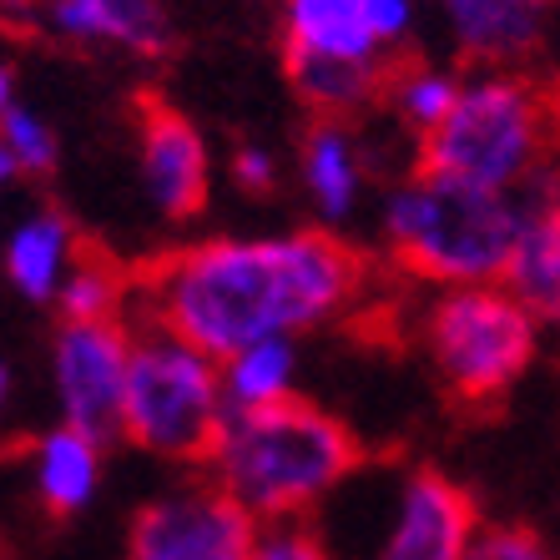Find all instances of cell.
<instances>
[{
	"label": "cell",
	"instance_id": "6da1fadb",
	"mask_svg": "<svg viewBox=\"0 0 560 560\" xmlns=\"http://www.w3.org/2000/svg\"><path fill=\"white\" fill-rule=\"evenodd\" d=\"M364 293V258L339 233L208 237L137 278L147 324L183 334L212 359L258 339H299Z\"/></svg>",
	"mask_w": 560,
	"mask_h": 560
},
{
	"label": "cell",
	"instance_id": "30bf717a",
	"mask_svg": "<svg viewBox=\"0 0 560 560\" xmlns=\"http://www.w3.org/2000/svg\"><path fill=\"white\" fill-rule=\"evenodd\" d=\"M450 51L465 66L525 71L546 56L560 0H430Z\"/></svg>",
	"mask_w": 560,
	"mask_h": 560
},
{
	"label": "cell",
	"instance_id": "44dd1931",
	"mask_svg": "<svg viewBox=\"0 0 560 560\" xmlns=\"http://www.w3.org/2000/svg\"><path fill=\"white\" fill-rule=\"evenodd\" d=\"M131 293H137V278H127L117 262L102 258V253H81V262L61 283V293H56V308H61V318H77V324L121 318Z\"/></svg>",
	"mask_w": 560,
	"mask_h": 560
},
{
	"label": "cell",
	"instance_id": "4316f807",
	"mask_svg": "<svg viewBox=\"0 0 560 560\" xmlns=\"http://www.w3.org/2000/svg\"><path fill=\"white\" fill-rule=\"evenodd\" d=\"M546 66H550V86L560 92V11H556V26H550V40H546Z\"/></svg>",
	"mask_w": 560,
	"mask_h": 560
},
{
	"label": "cell",
	"instance_id": "ac0fdd59",
	"mask_svg": "<svg viewBox=\"0 0 560 560\" xmlns=\"http://www.w3.org/2000/svg\"><path fill=\"white\" fill-rule=\"evenodd\" d=\"M288 81L299 102L308 106L313 117H359L378 96L389 92L394 66H369V61H283Z\"/></svg>",
	"mask_w": 560,
	"mask_h": 560
},
{
	"label": "cell",
	"instance_id": "3957f363",
	"mask_svg": "<svg viewBox=\"0 0 560 560\" xmlns=\"http://www.w3.org/2000/svg\"><path fill=\"white\" fill-rule=\"evenodd\" d=\"M525 222L521 192L465 183L450 172L415 167L378 208L384 248L424 283H500Z\"/></svg>",
	"mask_w": 560,
	"mask_h": 560
},
{
	"label": "cell",
	"instance_id": "d6986e66",
	"mask_svg": "<svg viewBox=\"0 0 560 560\" xmlns=\"http://www.w3.org/2000/svg\"><path fill=\"white\" fill-rule=\"evenodd\" d=\"M293 374H299V343L293 339H258L248 349H237L233 359H222L228 409L278 405L293 394Z\"/></svg>",
	"mask_w": 560,
	"mask_h": 560
},
{
	"label": "cell",
	"instance_id": "1f68e13d",
	"mask_svg": "<svg viewBox=\"0 0 560 560\" xmlns=\"http://www.w3.org/2000/svg\"><path fill=\"white\" fill-rule=\"evenodd\" d=\"M21 5H26V0H0V11H21Z\"/></svg>",
	"mask_w": 560,
	"mask_h": 560
},
{
	"label": "cell",
	"instance_id": "d4e9b609",
	"mask_svg": "<svg viewBox=\"0 0 560 560\" xmlns=\"http://www.w3.org/2000/svg\"><path fill=\"white\" fill-rule=\"evenodd\" d=\"M469 560H556L546 550V540L535 530H521V525H505V530H480Z\"/></svg>",
	"mask_w": 560,
	"mask_h": 560
},
{
	"label": "cell",
	"instance_id": "52a82bcc",
	"mask_svg": "<svg viewBox=\"0 0 560 560\" xmlns=\"http://www.w3.org/2000/svg\"><path fill=\"white\" fill-rule=\"evenodd\" d=\"M131 343L137 334L127 318H61L51 343V384L56 405H61L66 424L112 440L121 434V394H127V369H131Z\"/></svg>",
	"mask_w": 560,
	"mask_h": 560
},
{
	"label": "cell",
	"instance_id": "8fae6325",
	"mask_svg": "<svg viewBox=\"0 0 560 560\" xmlns=\"http://www.w3.org/2000/svg\"><path fill=\"white\" fill-rule=\"evenodd\" d=\"M475 540H480L475 500L440 469H415L399 490V510L378 546V560H469Z\"/></svg>",
	"mask_w": 560,
	"mask_h": 560
},
{
	"label": "cell",
	"instance_id": "7402d4cb",
	"mask_svg": "<svg viewBox=\"0 0 560 560\" xmlns=\"http://www.w3.org/2000/svg\"><path fill=\"white\" fill-rule=\"evenodd\" d=\"M0 142L15 156V167L31 172V177L56 167V131H51V121L40 117V112H31V106L15 102L11 112L0 117Z\"/></svg>",
	"mask_w": 560,
	"mask_h": 560
},
{
	"label": "cell",
	"instance_id": "f546056e",
	"mask_svg": "<svg viewBox=\"0 0 560 560\" xmlns=\"http://www.w3.org/2000/svg\"><path fill=\"white\" fill-rule=\"evenodd\" d=\"M5 394H11V369L0 364V409H5Z\"/></svg>",
	"mask_w": 560,
	"mask_h": 560
},
{
	"label": "cell",
	"instance_id": "7a4b0ae2",
	"mask_svg": "<svg viewBox=\"0 0 560 560\" xmlns=\"http://www.w3.org/2000/svg\"><path fill=\"white\" fill-rule=\"evenodd\" d=\"M359 465V440L343 419L288 394L262 409H228L208 455V480L248 510L258 525L299 521L334 495Z\"/></svg>",
	"mask_w": 560,
	"mask_h": 560
},
{
	"label": "cell",
	"instance_id": "4fadbf2b",
	"mask_svg": "<svg viewBox=\"0 0 560 560\" xmlns=\"http://www.w3.org/2000/svg\"><path fill=\"white\" fill-rule=\"evenodd\" d=\"M556 187H560V162H546L521 187L525 222H521V237H515V253L505 262V278H500L540 324H560V237H556V222H550Z\"/></svg>",
	"mask_w": 560,
	"mask_h": 560
},
{
	"label": "cell",
	"instance_id": "cb8c5ba5",
	"mask_svg": "<svg viewBox=\"0 0 560 560\" xmlns=\"http://www.w3.org/2000/svg\"><path fill=\"white\" fill-rule=\"evenodd\" d=\"M419 11H424V0H364L369 26H374L378 46H384L389 56H399L409 40H415Z\"/></svg>",
	"mask_w": 560,
	"mask_h": 560
},
{
	"label": "cell",
	"instance_id": "603a6c76",
	"mask_svg": "<svg viewBox=\"0 0 560 560\" xmlns=\"http://www.w3.org/2000/svg\"><path fill=\"white\" fill-rule=\"evenodd\" d=\"M248 560H334V556H328V546L313 530H303L293 521H273V525H258Z\"/></svg>",
	"mask_w": 560,
	"mask_h": 560
},
{
	"label": "cell",
	"instance_id": "7c38bea8",
	"mask_svg": "<svg viewBox=\"0 0 560 560\" xmlns=\"http://www.w3.org/2000/svg\"><path fill=\"white\" fill-rule=\"evenodd\" d=\"M40 26L66 46H106L121 56H162L172 46L162 0H40Z\"/></svg>",
	"mask_w": 560,
	"mask_h": 560
},
{
	"label": "cell",
	"instance_id": "484cf974",
	"mask_svg": "<svg viewBox=\"0 0 560 560\" xmlns=\"http://www.w3.org/2000/svg\"><path fill=\"white\" fill-rule=\"evenodd\" d=\"M228 172H233V183L253 197H268L278 187V156L262 142H237V152L228 156Z\"/></svg>",
	"mask_w": 560,
	"mask_h": 560
},
{
	"label": "cell",
	"instance_id": "5b68a950",
	"mask_svg": "<svg viewBox=\"0 0 560 560\" xmlns=\"http://www.w3.org/2000/svg\"><path fill=\"white\" fill-rule=\"evenodd\" d=\"M222 424H228L222 364L197 343H187L183 334L147 324L131 343L121 434L156 459L208 465Z\"/></svg>",
	"mask_w": 560,
	"mask_h": 560
},
{
	"label": "cell",
	"instance_id": "ffe728a7",
	"mask_svg": "<svg viewBox=\"0 0 560 560\" xmlns=\"http://www.w3.org/2000/svg\"><path fill=\"white\" fill-rule=\"evenodd\" d=\"M459 86H465V77H459L455 66L405 61V66H394L389 92H384V96H389V106L399 112V121H405L415 137H430V131L440 127L450 112H455Z\"/></svg>",
	"mask_w": 560,
	"mask_h": 560
},
{
	"label": "cell",
	"instance_id": "9a60e30c",
	"mask_svg": "<svg viewBox=\"0 0 560 560\" xmlns=\"http://www.w3.org/2000/svg\"><path fill=\"white\" fill-rule=\"evenodd\" d=\"M81 237L77 228L61 218L56 208H36L11 228L5 237V278L21 299L31 303H56L61 283L71 278V268L81 262Z\"/></svg>",
	"mask_w": 560,
	"mask_h": 560
},
{
	"label": "cell",
	"instance_id": "4dcf8cb0",
	"mask_svg": "<svg viewBox=\"0 0 560 560\" xmlns=\"http://www.w3.org/2000/svg\"><path fill=\"white\" fill-rule=\"evenodd\" d=\"M550 222H556V237H560V187H556V197H550Z\"/></svg>",
	"mask_w": 560,
	"mask_h": 560
},
{
	"label": "cell",
	"instance_id": "e0dca14e",
	"mask_svg": "<svg viewBox=\"0 0 560 560\" xmlns=\"http://www.w3.org/2000/svg\"><path fill=\"white\" fill-rule=\"evenodd\" d=\"M96 485H102V440L77 424H56L46 440L36 444V495L56 521L77 515L92 505Z\"/></svg>",
	"mask_w": 560,
	"mask_h": 560
},
{
	"label": "cell",
	"instance_id": "277c9868",
	"mask_svg": "<svg viewBox=\"0 0 560 560\" xmlns=\"http://www.w3.org/2000/svg\"><path fill=\"white\" fill-rule=\"evenodd\" d=\"M556 131L560 96L550 81L510 66H469L455 112L419 137V167L521 192L546 162H556Z\"/></svg>",
	"mask_w": 560,
	"mask_h": 560
},
{
	"label": "cell",
	"instance_id": "9c48e42d",
	"mask_svg": "<svg viewBox=\"0 0 560 560\" xmlns=\"http://www.w3.org/2000/svg\"><path fill=\"white\" fill-rule=\"evenodd\" d=\"M137 177L156 218L192 222L212 192V152L197 121L167 102H147L137 117Z\"/></svg>",
	"mask_w": 560,
	"mask_h": 560
},
{
	"label": "cell",
	"instance_id": "8992f818",
	"mask_svg": "<svg viewBox=\"0 0 560 560\" xmlns=\"http://www.w3.org/2000/svg\"><path fill=\"white\" fill-rule=\"evenodd\" d=\"M419 334L440 384L475 409L505 399L540 349V318L505 283L444 288L424 308Z\"/></svg>",
	"mask_w": 560,
	"mask_h": 560
},
{
	"label": "cell",
	"instance_id": "2e32d148",
	"mask_svg": "<svg viewBox=\"0 0 560 560\" xmlns=\"http://www.w3.org/2000/svg\"><path fill=\"white\" fill-rule=\"evenodd\" d=\"M299 172L318 218L324 222L349 218L359 208V192H364V147H359L349 121L313 117V127L303 131L299 147Z\"/></svg>",
	"mask_w": 560,
	"mask_h": 560
},
{
	"label": "cell",
	"instance_id": "f1b7e54d",
	"mask_svg": "<svg viewBox=\"0 0 560 560\" xmlns=\"http://www.w3.org/2000/svg\"><path fill=\"white\" fill-rule=\"evenodd\" d=\"M15 177H21V167H15V156L5 152V142H0V192H5V187H11Z\"/></svg>",
	"mask_w": 560,
	"mask_h": 560
},
{
	"label": "cell",
	"instance_id": "5bb4252c",
	"mask_svg": "<svg viewBox=\"0 0 560 560\" xmlns=\"http://www.w3.org/2000/svg\"><path fill=\"white\" fill-rule=\"evenodd\" d=\"M283 61L399 66V56L378 46L364 0H283Z\"/></svg>",
	"mask_w": 560,
	"mask_h": 560
},
{
	"label": "cell",
	"instance_id": "ba28073f",
	"mask_svg": "<svg viewBox=\"0 0 560 560\" xmlns=\"http://www.w3.org/2000/svg\"><path fill=\"white\" fill-rule=\"evenodd\" d=\"M258 521L218 485H187L131 521L127 560H248Z\"/></svg>",
	"mask_w": 560,
	"mask_h": 560
},
{
	"label": "cell",
	"instance_id": "83f0119b",
	"mask_svg": "<svg viewBox=\"0 0 560 560\" xmlns=\"http://www.w3.org/2000/svg\"><path fill=\"white\" fill-rule=\"evenodd\" d=\"M11 106H15V71L0 61V117H5Z\"/></svg>",
	"mask_w": 560,
	"mask_h": 560
}]
</instances>
